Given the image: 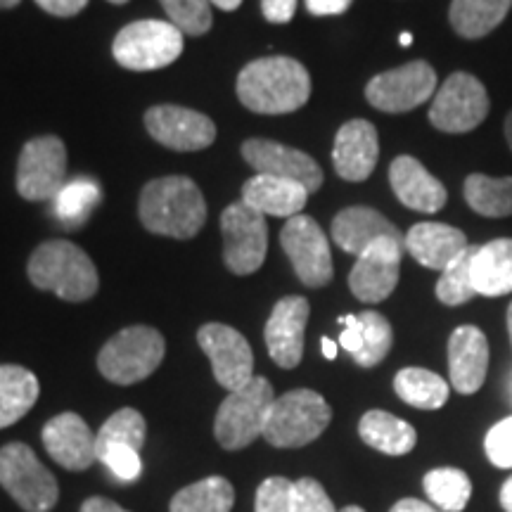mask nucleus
Returning <instances> with one entry per match:
<instances>
[{
    "label": "nucleus",
    "instance_id": "1",
    "mask_svg": "<svg viewBox=\"0 0 512 512\" xmlns=\"http://www.w3.org/2000/svg\"><path fill=\"white\" fill-rule=\"evenodd\" d=\"M238 98L256 114H290L311 98V76L294 57H261L240 69Z\"/></svg>",
    "mask_w": 512,
    "mask_h": 512
},
{
    "label": "nucleus",
    "instance_id": "2",
    "mask_svg": "<svg viewBox=\"0 0 512 512\" xmlns=\"http://www.w3.org/2000/svg\"><path fill=\"white\" fill-rule=\"evenodd\" d=\"M138 216L150 233L190 240L207 221V202L190 178L164 176L150 181L140 192Z\"/></svg>",
    "mask_w": 512,
    "mask_h": 512
},
{
    "label": "nucleus",
    "instance_id": "3",
    "mask_svg": "<svg viewBox=\"0 0 512 512\" xmlns=\"http://www.w3.org/2000/svg\"><path fill=\"white\" fill-rule=\"evenodd\" d=\"M31 285L55 292L64 302H88L98 292V271L91 256L69 240L43 242L29 256Z\"/></svg>",
    "mask_w": 512,
    "mask_h": 512
},
{
    "label": "nucleus",
    "instance_id": "4",
    "mask_svg": "<svg viewBox=\"0 0 512 512\" xmlns=\"http://www.w3.org/2000/svg\"><path fill=\"white\" fill-rule=\"evenodd\" d=\"M332 408L311 389H292L275 396L268 413L264 439L275 448H302L328 430Z\"/></svg>",
    "mask_w": 512,
    "mask_h": 512
},
{
    "label": "nucleus",
    "instance_id": "5",
    "mask_svg": "<svg viewBox=\"0 0 512 512\" xmlns=\"http://www.w3.org/2000/svg\"><path fill=\"white\" fill-rule=\"evenodd\" d=\"M275 401L273 384L266 377H256L230 392L219 406L214 420V437L226 451H240L252 444L254 439L264 437L268 413Z\"/></svg>",
    "mask_w": 512,
    "mask_h": 512
},
{
    "label": "nucleus",
    "instance_id": "6",
    "mask_svg": "<svg viewBox=\"0 0 512 512\" xmlns=\"http://www.w3.org/2000/svg\"><path fill=\"white\" fill-rule=\"evenodd\" d=\"M166 342L162 332L147 325H133L107 339L98 354L102 377L114 384H136L162 366Z\"/></svg>",
    "mask_w": 512,
    "mask_h": 512
},
{
    "label": "nucleus",
    "instance_id": "7",
    "mask_svg": "<svg viewBox=\"0 0 512 512\" xmlns=\"http://www.w3.org/2000/svg\"><path fill=\"white\" fill-rule=\"evenodd\" d=\"M0 486L27 512H48L60 498L53 472L22 441L0 448Z\"/></svg>",
    "mask_w": 512,
    "mask_h": 512
},
{
    "label": "nucleus",
    "instance_id": "8",
    "mask_svg": "<svg viewBox=\"0 0 512 512\" xmlns=\"http://www.w3.org/2000/svg\"><path fill=\"white\" fill-rule=\"evenodd\" d=\"M183 46V31L171 22L140 19L119 31L112 43V53L124 69L155 72L176 62L183 53Z\"/></svg>",
    "mask_w": 512,
    "mask_h": 512
},
{
    "label": "nucleus",
    "instance_id": "9",
    "mask_svg": "<svg viewBox=\"0 0 512 512\" xmlns=\"http://www.w3.org/2000/svg\"><path fill=\"white\" fill-rule=\"evenodd\" d=\"M489 114L484 83L467 72H456L441 83L430 107L432 126L441 133H470Z\"/></svg>",
    "mask_w": 512,
    "mask_h": 512
},
{
    "label": "nucleus",
    "instance_id": "10",
    "mask_svg": "<svg viewBox=\"0 0 512 512\" xmlns=\"http://www.w3.org/2000/svg\"><path fill=\"white\" fill-rule=\"evenodd\" d=\"M223 261L235 275L256 273L266 261V216L245 202H235L221 214Z\"/></svg>",
    "mask_w": 512,
    "mask_h": 512
},
{
    "label": "nucleus",
    "instance_id": "11",
    "mask_svg": "<svg viewBox=\"0 0 512 512\" xmlns=\"http://www.w3.org/2000/svg\"><path fill=\"white\" fill-rule=\"evenodd\" d=\"M67 185V147L57 136H41L22 147L17 192L29 202H48Z\"/></svg>",
    "mask_w": 512,
    "mask_h": 512
},
{
    "label": "nucleus",
    "instance_id": "12",
    "mask_svg": "<svg viewBox=\"0 0 512 512\" xmlns=\"http://www.w3.org/2000/svg\"><path fill=\"white\" fill-rule=\"evenodd\" d=\"M437 91V72L430 62L415 60L368 81L366 98L375 110L401 114L427 102Z\"/></svg>",
    "mask_w": 512,
    "mask_h": 512
},
{
    "label": "nucleus",
    "instance_id": "13",
    "mask_svg": "<svg viewBox=\"0 0 512 512\" xmlns=\"http://www.w3.org/2000/svg\"><path fill=\"white\" fill-rule=\"evenodd\" d=\"M287 259L306 287H325L332 280V254L330 242L325 238L323 228L311 216H292L280 233Z\"/></svg>",
    "mask_w": 512,
    "mask_h": 512
},
{
    "label": "nucleus",
    "instance_id": "14",
    "mask_svg": "<svg viewBox=\"0 0 512 512\" xmlns=\"http://www.w3.org/2000/svg\"><path fill=\"white\" fill-rule=\"evenodd\" d=\"M197 342L209 356L216 382L228 392H238L254 380V354L245 335L223 323H207L197 332Z\"/></svg>",
    "mask_w": 512,
    "mask_h": 512
},
{
    "label": "nucleus",
    "instance_id": "15",
    "mask_svg": "<svg viewBox=\"0 0 512 512\" xmlns=\"http://www.w3.org/2000/svg\"><path fill=\"white\" fill-rule=\"evenodd\" d=\"M403 249H406V240L384 238L358 256L349 273V290L354 292L356 299L377 304L396 290Z\"/></svg>",
    "mask_w": 512,
    "mask_h": 512
},
{
    "label": "nucleus",
    "instance_id": "16",
    "mask_svg": "<svg viewBox=\"0 0 512 512\" xmlns=\"http://www.w3.org/2000/svg\"><path fill=\"white\" fill-rule=\"evenodd\" d=\"M242 157H245V162L252 166L256 174L294 181L304 185V188L309 190V195L318 192L320 185H323V171H320L316 159L309 157L302 150H294V147L275 143V140H245V145H242Z\"/></svg>",
    "mask_w": 512,
    "mask_h": 512
},
{
    "label": "nucleus",
    "instance_id": "17",
    "mask_svg": "<svg viewBox=\"0 0 512 512\" xmlns=\"http://www.w3.org/2000/svg\"><path fill=\"white\" fill-rule=\"evenodd\" d=\"M150 136L176 152H197L214 143L216 126L207 114L178 105H157L145 112Z\"/></svg>",
    "mask_w": 512,
    "mask_h": 512
},
{
    "label": "nucleus",
    "instance_id": "18",
    "mask_svg": "<svg viewBox=\"0 0 512 512\" xmlns=\"http://www.w3.org/2000/svg\"><path fill=\"white\" fill-rule=\"evenodd\" d=\"M311 306L304 297H285L273 306L264 339L268 354L280 368L292 370L302 363L304 332L309 323Z\"/></svg>",
    "mask_w": 512,
    "mask_h": 512
},
{
    "label": "nucleus",
    "instance_id": "19",
    "mask_svg": "<svg viewBox=\"0 0 512 512\" xmlns=\"http://www.w3.org/2000/svg\"><path fill=\"white\" fill-rule=\"evenodd\" d=\"M43 446L64 470L83 472L98 460L95 434L76 413H60L43 427Z\"/></svg>",
    "mask_w": 512,
    "mask_h": 512
},
{
    "label": "nucleus",
    "instance_id": "20",
    "mask_svg": "<svg viewBox=\"0 0 512 512\" xmlns=\"http://www.w3.org/2000/svg\"><path fill=\"white\" fill-rule=\"evenodd\" d=\"M380 159V138L375 126L366 119H351L337 131L332 147V164L339 178L361 183L370 178Z\"/></svg>",
    "mask_w": 512,
    "mask_h": 512
},
{
    "label": "nucleus",
    "instance_id": "21",
    "mask_svg": "<svg viewBox=\"0 0 512 512\" xmlns=\"http://www.w3.org/2000/svg\"><path fill=\"white\" fill-rule=\"evenodd\" d=\"M489 370V342L475 325H460L448 339V373L453 389L475 394L482 389Z\"/></svg>",
    "mask_w": 512,
    "mask_h": 512
},
{
    "label": "nucleus",
    "instance_id": "22",
    "mask_svg": "<svg viewBox=\"0 0 512 512\" xmlns=\"http://www.w3.org/2000/svg\"><path fill=\"white\" fill-rule=\"evenodd\" d=\"M389 183L399 202L420 214H437L448 200L444 183L434 178L415 157H396L389 166Z\"/></svg>",
    "mask_w": 512,
    "mask_h": 512
},
{
    "label": "nucleus",
    "instance_id": "23",
    "mask_svg": "<svg viewBox=\"0 0 512 512\" xmlns=\"http://www.w3.org/2000/svg\"><path fill=\"white\" fill-rule=\"evenodd\" d=\"M392 238L406 240L387 216L370 207H349L342 209L332 221V240L344 252L361 256L377 240Z\"/></svg>",
    "mask_w": 512,
    "mask_h": 512
},
{
    "label": "nucleus",
    "instance_id": "24",
    "mask_svg": "<svg viewBox=\"0 0 512 512\" xmlns=\"http://www.w3.org/2000/svg\"><path fill=\"white\" fill-rule=\"evenodd\" d=\"M467 247L470 242L463 230L446 223H418L406 235V249L413 259L432 271H444Z\"/></svg>",
    "mask_w": 512,
    "mask_h": 512
},
{
    "label": "nucleus",
    "instance_id": "25",
    "mask_svg": "<svg viewBox=\"0 0 512 512\" xmlns=\"http://www.w3.org/2000/svg\"><path fill=\"white\" fill-rule=\"evenodd\" d=\"M306 200H309V190L294 181H285V178L256 174L242 185V202L264 216L292 219V216L302 214Z\"/></svg>",
    "mask_w": 512,
    "mask_h": 512
},
{
    "label": "nucleus",
    "instance_id": "26",
    "mask_svg": "<svg viewBox=\"0 0 512 512\" xmlns=\"http://www.w3.org/2000/svg\"><path fill=\"white\" fill-rule=\"evenodd\" d=\"M472 285L482 297L512 292V238H498L477 247L472 259Z\"/></svg>",
    "mask_w": 512,
    "mask_h": 512
},
{
    "label": "nucleus",
    "instance_id": "27",
    "mask_svg": "<svg viewBox=\"0 0 512 512\" xmlns=\"http://www.w3.org/2000/svg\"><path fill=\"white\" fill-rule=\"evenodd\" d=\"M358 434L370 448L387 456H406L418 444L415 427L387 411H368L358 422Z\"/></svg>",
    "mask_w": 512,
    "mask_h": 512
},
{
    "label": "nucleus",
    "instance_id": "28",
    "mask_svg": "<svg viewBox=\"0 0 512 512\" xmlns=\"http://www.w3.org/2000/svg\"><path fill=\"white\" fill-rule=\"evenodd\" d=\"M512 0H453L448 22L458 36L484 38L508 17Z\"/></svg>",
    "mask_w": 512,
    "mask_h": 512
},
{
    "label": "nucleus",
    "instance_id": "29",
    "mask_svg": "<svg viewBox=\"0 0 512 512\" xmlns=\"http://www.w3.org/2000/svg\"><path fill=\"white\" fill-rule=\"evenodd\" d=\"M36 375L22 366H0V430L15 425L38 401Z\"/></svg>",
    "mask_w": 512,
    "mask_h": 512
},
{
    "label": "nucleus",
    "instance_id": "30",
    "mask_svg": "<svg viewBox=\"0 0 512 512\" xmlns=\"http://www.w3.org/2000/svg\"><path fill=\"white\" fill-rule=\"evenodd\" d=\"M394 392L408 406L420 411H437L448 401V382L425 368H403L394 377Z\"/></svg>",
    "mask_w": 512,
    "mask_h": 512
},
{
    "label": "nucleus",
    "instance_id": "31",
    "mask_svg": "<svg viewBox=\"0 0 512 512\" xmlns=\"http://www.w3.org/2000/svg\"><path fill=\"white\" fill-rule=\"evenodd\" d=\"M465 202L472 211L486 219L512 216V176L494 178L472 174L465 178Z\"/></svg>",
    "mask_w": 512,
    "mask_h": 512
},
{
    "label": "nucleus",
    "instance_id": "32",
    "mask_svg": "<svg viewBox=\"0 0 512 512\" xmlns=\"http://www.w3.org/2000/svg\"><path fill=\"white\" fill-rule=\"evenodd\" d=\"M235 505V489L226 477H207L185 486L171 498V512H230Z\"/></svg>",
    "mask_w": 512,
    "mask_h": 512
},
{
    "label": "nucleus",
    "instance_id": "33",
    "mask_svg": "<svg viewBox=\"0 0 512 512\" xmlns=\"http://www.w3.org/2000/svg\"><path fill=\"white\" fill-rule=\"evenodd\" d=\"M425 494L441 512H463L472 496V482L458 467H437L422 479Z\"/></svg>",
    "mask_w": 512,
    "mask_h": 512
},
{
    "label": "nucleus",
    "instance_id": "34",
    "mask_svg": "<svg viewBox=\"0 0 512 512\" xmlns=\"http://www.w3.org/2000/svg\"><path fill=\"white\" fill-rule=\"evenodd\" d=\"M100 202V188L91 178H76L55 197V214L62 226L79 228Z\"/></svg>",
    "mask_w": 512,
    "mask_h": 512
},
{
    "label": "nucleus",
    "instance_id": "35",
    "mask_svg": "<svg viewBox=\"0 0 512 512\" xmlns=\"http://www.w3.org/2000/svg\"><path fill=\"white\" fill-rule=\"evenodd\" d=\"M145 434L147 425L143 415L136 408H121L112 418H107L100 432L95 434V446H98V453L107 446H131L140 451L145 446Z\"/></svg>",
    "mask_w": 512,
    "mask_h": 512
},
{
    "label": "nucleus",
    "instance_id": "36",
    "mask_svg": "<svg viewBox=\"0 0 512 512\" xmlns=\"http://www.w3.org/2000/svg\"><path fill=\"white\" fill-rule=\"evenodd\" d=\"M477 247H467L456 261H451L437 283V297L446 306L467 304L472 297H477L475 285H472V259H475Z\"/></svg>",
    "mask_w": 512,
    "mask_h": 512
},
{
    "label": "nucleus",
    "instance_id": "37",
    "mask_svg": "<svg viewBox=\"0 0 512 512\" xmlns=\"http://www.w3.org/2000/svg\"><path fill=\"white\" fill-rule=\"evenodd\" d=\"M363 328V347L354 356V361L361 368H375L387 358L394 344V330L389 320L377 311L358 313Z\"/></svg>",
    "mask_w": 512,
    "mask_h": 512
},
{
    "label": "nucleus",
    "instance_id": "38",
    "mask_svg": "<svg viewBox=\"0 0 512 512\" xmlns=\"http://www.w3.org/2000/svg\"><path fill=\"white\" fill-rule=\"evenodd\" d=\"M171 24L188 36H204L211 29L209 0H159Z\"/></svg>",
    "mask_w": 512,
    "mask_h": 512
},
{
    "label": "nucleus",
    "instance_id": "39",
    "mask_svg": "<svg viewBox=\"0 0 512 512\" xmlns=\"http://www.w3.org/2000/svg\"><path fill=\"white\" fill-rule=\"evenodd\" d=\"M254 512H294V482L287 477H268L261 482Z\"/></svg>",
    "mask_w": 512,
    "mask_h": 512
},
{
    "label": "nucleus",
    "instance_id": "40",
    "mask_svg": "<svg viewBox=\"0 0 512 512\" xmlns=\"http://www.w3.org/2000/svg\"><path fill=\"white\" fill-rule=\"evenodd\" d=\"M98 460L105 467H110L112 475L121 479V482H133L143 472L140 451L131 446H107L105 451L98 453Z\"/></svg>",
    "mask_w": 512,
    "mask_h": 512
},
{
    "label": "nucleus",
    "instance_id": "41",
    "mask_svg": "<svg viewBox=\"0 0 512 512\" xmlns=\"http://www.w3.org/2000/svg\"><path fill=\"white\" fill-rule=\"evenodd\" d=\"M294 512H339L330 501L328 491L313 477L294 482Z\"/></svg>",
    "mask_w": 512,
    "mask_h": 512
},
{
    "label": "nucleus",
    "instance_id": "42",
    "mask_svg": "<svg viewBox=\"0 0 512 512\" xmlns=\"http://www.w3.org/2000/svg\"><path fill=\"white\" fill-rule=\"evenodd\" d=\"M486 456L496 467H512V415L494 425L486 434Z\"/></svg>",
    "mask_w": 512,
    "mask_h": 512
},
{
    "label": "nucleus",
    "instance_id": "43",
    "mask_svg": "<svg viewBox=\"0 0 512 512\" xmlns=\"http://www.w3.org/2000/svg\"><path fill=\"white\" fill-rule=\"evenodd\" d=\"M339 323L344 325V332L339 335V347L344 351H349L351 356H356L363 347V328L358 316H342Z\"/></svg>",
    "mask_w": 512,
    "mask_h": 512
},
{
    "label": "nucleus",
    "instance_id": "44",
    "mask_svg": "<svg viewBox=\"0 0 512 512\" xmlns=\"http://www.w3.org/2000/svg\"><path fill=\"white\" fill-rule=\"evenodd\" d=\"M297 10V0H261V12L268 22L287 24Z\"/></svg>",
    "mask_w": 512,
    "mask_h": 512
},
{
    "label": "nucleus",
    "instance_id": "45",
    "mask_svg": "<svg viewBox=\"0 0 512 512\" xmlns=\"http://www.w3.org/2000/svg\"><path fill=\"white\" fill-rule=\"evenodd\" d=\"M36 5L41 10H46L48 15L55 17H74L86 8L88 0H36Z\"/></svg>",
    "mask_w": 512,
    "mask_h": 512
},
{
    "label": "nucleus",
    "instance_id": "46",
    "mask_svg": "<svg viewBox=\"0 0 512 512\" xmlns=\"http://www.w3.org/2000/svg\"><path fill=\"white\" fill-rule=\"evenodd\" d=\"M306 10L316 17H328V15H344L351 8L354 0H304Z\"/></svg>",
    "mask_w": 512,
    "mask_h": 512
},
{
    "label": "nucleus",
    "instance_id": "47",
    "mask_svg": "<svg viewBox=\"0 0 512 512\" xmlns=\"http://www.w3.org/2000/svg\"><path fill=\"white\" fill-rule=\"evenodd\" d=\"M81 512H128V510L121 508L119 503L110 501V498L93 496V498H88V501L81 505Z\"/></svg>",
    "mask_w": 512,
    "mask_h": 512
},
{
    "label": "nucleus",
    "instance_id": "48",
    "mask_svg": "<svg viewBox=\"0 0 512 512\" xmlns=\"http://www.w3.org/2000/svg\"><path fill=\"white\" fill-rule=\"evenodd\" d=\"M389 512H441V510L434 508L432 503L418 501V498H403V501L396 503Z\"/></svg>",
    "mask_w": 512,
    "mask_h": 512
},
{
    "label": "nucleus",
    "instance_id": "49",
    "mask_svg": "<svg viewBox=\"0 0 512 512\" xmlns=\"http://www.w3.org/2000/svg\"><path fill=\"white\" fill-rule=\"evenodd\" d=\"M501 505L505 512H512V477L505 479V484L501 489Z\"/></svg>",
    "mask_w": 512,
    "mask_h": 512
},
{
    "label": "nucleus",
    "instance_id": "50",
    "mask_svg": "<svg viewBox=\"0 0 512 512\" xmlns=\"http://www.w3.org/2000/svg\"><path fill=\"white\" fill-rule=\"evenodd\" d=\"M320 344H323V356L328 358V361H335V358H337V344L328 337H323V342H320Z\"/></svg>",
    "mask_w": 512,
    "mask_h": 512
},
{
    "label": "nucleus",
    "instance_id": "51",
    "mask_svg": "<svg viewBox=\"0 0 512 512\" xmlns=\"http://www.w3.org/2000/svg\"><path fill=\"white\" fill-rule=\"evenodd\" d=\"M209 3H211V5H216V8L226 10V12H233V10H238V8H240L242 0H209Z\"/></svg>",
    "mask_w": 512,
    "mask_h": 512
},
{
    "label": "nucleus",
    "instance_id": "52",
    "mask_svg": "<svg viewBox=\"0 0 512 512\" xmlns=\"http://www.w3.org/2000/svg\"><path fill=\"white\" fill-rule=\"evenodd\" d=\"M503 131H505V140H508V145H510V150H512V112L508 114V117H505Z\"/></svg>",
    "mask_w": 512,
    "mask_h": 512
},
{
    "label": "nucleus",
    "instance_id": "53",
    "mask_svg": "<svg viewBox=\"0 0 512 512\" xmlns=\"http://www.w3.org/2000/svg\"><path fill=\"white\" fill-rule=\"evenodd\" d=\"M19 3H22V0H0V10H10V8H17Z\"/></svg>",
    "mask_w": 512,
    "mask_h": 512
},
{
    "label": "nucleus",
    "instance_id": "54",
    "mask_svg": "<svg viewBox=\"0 0 512 512\" xmlns=\"http://www.w3.org/2000/svg\"><path fill=\"white\" fill-rule=\"evenodd\" d=\"M399 43H401V46H411V43H413V36H411V34H401Z\"/></svg>",
    "mask_w": 512,
    "mask_h": 512
},
{
    "label": "nucleus",
    "instance_id": "55",
    "mask_svg": "<svg viewBox=\"0 0 512 512\" xmlns=\"http://www.w3.org/2000/svg\"><path fill=\"white\" fill-rule=\"evenodd\" d=\"M339 512H366V510L358 508V505H349V508H342Z\"/></svg>",
    "mask_w": 512,
    "mask_h": 512
},
{
    "label": "nucleus",
    "instance_id": "56",
    "mask_svg": "<svg viewBox=\"0 0 512 512\" xmlns=\"http://www.w3.org/2000/svg\"><path fill=\"white\" fill-rule=\"evenodd\" d=\"M508 332H510V342H512V304L508 309Z\"/></svg>",
    "mask_w": 512,
    "mask_h": 512
},
{
    "label": "nucleus",
    "instance_id": "57",
    "mask_svg": "<svg viewBox=\"0 0 512 512\" xmlns=\"http://www.w3.org/2000/svg\"><path fill=\"white\" fill-rule=\"evenodd\" d=\"M110 3H114V5H124V3H128V0H110Z\"/></svg>",
    "mask_w": 512,
    "mask_h": 512
}]
</instances>
